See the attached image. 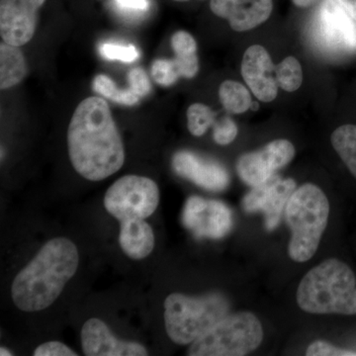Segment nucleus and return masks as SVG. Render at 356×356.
Instances as JSON below:
<instances>
[{
  "label": "nucleus",
  "instance_id": "nucleus-1",
  "mask_svg": "<svg viewBox=\"0 0 356 356\" xmlns=\"http://www.w3.org/2000/svg\"><path fill=\"white\" fill-rule=\"evenodd\" d=\"M72 165L86 179L100 181L120 170L125 149L109 105L102 97L79 103L67 129Z\"/></svg>",
  "mask_w": 356,
  "mask_h": 356
},
{
  "label": "nucleus",
  "instance_id": "nucleus-2",
  "mask_svg": "<svg viewBox=\"0 0 356 356\" xmlns=\"http://www.w3.org/2000/svg\"><path fill=\"white\" fill-rule=\"evenodd\" d=\"M79 264L76 245L67 238L44 243L36 257L14 278L11 297L24 312L50 307L76 274Z\"/></svg>",
  "mask_w": 356,
  "mask_h": 356
},
{
  "label": "nucleus",
  "instance_id": "nucleus-3",
  "mask_svg": "<svg viewBox=\"0 0 356 356\" xmlns=\"http://www.w3.org/2000/svg\"><path fill=\"white\" fill-rule=\"evenodd\" d=\"M297 303L316 315H356V277L348 264L327 259L304 276L297 290Z\"/></svg>",
  "mask_w": 356,
  "mask_h": 356
},
{
  "label": "nucleus",
  "instance_id": "nucleus-4",
  "mask_svg": "<svg viewBox=\"0 0 356 356\" xmlns=\"http://www.w3.org/2000/svg\"><path fill=\"white\" fill-rule=\"evenodd\" d=\"M329 215V200L317 185L304 184L293 192L285 208L291 231L288 254L292 261L306 262L314 257L327 228Z\"/></svg>",
  "mask_w": 356,
  "mask_h": 356
},
{
  "label": "nucleus",
  "instance_id": "nucleus-5",
  "mask_svg": "<svg viewBox=\"0 0 356 356\" xmlns=\"http://www.w3.org/2000/svg\"><path fill=\"white\" fill-rule=\"evenodd\" d=\"M229 303L221 293L191 297L172 293L165 301V323L173 343L191 344L229 315Z\"/></svg>",
  "mask_w": 356,
  "mask_h": 356
},
{
  "label": "nucleus",
  "instance_id": "nucleus-6",
  "mask_svg": "<svg viewBox=\"0 0 356 356\" xmlns=\"http://www.w3.org/2000/svg\"><path fill=\"white\" fill-rule=\"evenodd\" d=\"M264 329L250 312L227 315L210 331L191 343V356H243L261 346Z\"/></svg>",
  "mask_w": 356,
  "mask_h": 356
},
{
  "label": "nucleus",
  "instance_id": "nucleus-7",
  "mask_svg": "<svg viewBox=\"0 0 356 356\" xmlns=\"http://www.w3.org/2000/svg\"><path fill=\"white\" fill-rule=\"evenodd\" d=\"M159 203L158 185L151 178L126 175L109 187L104 197V207L119 221L146 219L156 212Z\"/></svg>",
  "mask_w": 356,
  "mask_h": 356
},
{
  "label": "nucleus",
  "instance_id": "nucleus-8",
  "mask_svg": "<svg viewBox=\"0 0 356 356\" xmlns=\"http://www.w3.org/2000/svg\"><path fill=\"white\" fill-rule=\"evenodd\" d=\"M312 39L332 55L356 51V21L337 0H323L313 20Z\"/></svg>",
  "mask_w": 356,
  "mask_h": 356
},
{
  "label": "nucleus",
  "instance_id": "nucleus-9",
  "mask_svg": "<svg viewBox=\"0 0 356 356\" xmlns=\"http://www.w3.org/2000/svg\"><path fill=\"white\" fill-rule=\"evenodd\" d=\"M184 226L197 238L220 240L234 226L233 213L224 202L200 196H191L182 210Z\"/></svg>",
  "mask_w": 356,
  "mask_h": 356
},
{
  "label": "nucleus",
  "instance_id": "nucleus-10",
  "mask_svg": "<svg viewBox=\"0 0 356 356\" xmlns=\"http://www.w3.org/2000/svg\"><path fill=\"white\" fill-rule=\"evenodd\" d=\"M296 191V182L292 178H269L264 184L252 187L243 199L242 207L247 213L262 212L267 231H273L280 225L288 200Z\"/></svg>",
  "mask_w": 356,
  "mask_h": 356
},
{
  "label": "nucleus",
  "instance_id": "nucleus-11",
  "mask_svg": "<svg viewBox=\"0 0 356 356\" xmlns=\"http://www.w3.org/2000/svg\"><path fill=\"white\" fill-rule=\"evenodd\" d=\"M295 156V147L287 140H275L261 149L243 154L238 161L236 170L245 184L254 187L264 184L276 170L288 165Z\"/></svg>",
  "mask_w": 356,
  "mask_h": 356
},
{
  "label": "nucleus",
  "instance_id": "nucleus-12",
  "mask_svg": "<svg viewBox=\"0 0 356 356\" xmlns=\"http://www.w3.org/2000/svg\"><path fill=\"white\" fill-rule=\"evenodd\" d=\"M46 0H1L0 36L13 46H24L36 31L37 13Z\"/></svg>",
  "mask_w": 356,
  "mask_h": 356
},
{
  "label": "nucleus",
  "instance_id": "nucleus-13",
  "mask_svg": "<svg viewBox=\"0 0 356 356\" xmlns=\"http://www.w3.org/2000/svg\"><path fill=\"white\" fill-rule=\"evenodd\" d=\"M81 346L88 356H146L147 348L139 343L121 341L113 336L100 318H89L81 332Z\"/></svg>",
  "mask_w": 356,
  "mask_h": 356
},
{
  "label": "nucleus",
  "instance_id": "nucleus-14",
  "mask_svg": "<svg viewBox=\"0 0 356 356\" xmlns=\"http://www.w3.org/2000/svg\"><path fill=\"white\" fill-rule=\"evenodd\" d=\"M172 168L178 175L206 191L219 192L229 186V172L221 163L192 152L180 151L175 154Z\"/></svg>",
  "mask_w": 356,
  "mask_h": 356
},
{
  "label": "nucleus",
  "instance_id": "nucleus-15",
  "mask_svg": "<svg viewBox=\"0 0 356 356\" xmlns=\"http://www.w3.org/2000/svg\"><path fill=\"white\" fill-rule=\"evenodd\" d=\"M242 76L255 97L270 102L278 93L275 69L266 48L254 44L245 51L242 62Z\"/></svg>",
  "mask_w": 356,
  "mask_h": 356
},
{
  "label": "nucleus",
  "instance_id": "nucleus-16",
  "mask_svg": "<svg viewBox=\"0 0 356 356\" xmlns=\"http://www.w3.org/2000/svg\"><path fill=\"white\" fill-rule=\"evenodd\" d=\"M212 13L228 20L232 29L248 31L262 24L273 13V0H211Z\"/></svg>",
  "mask_w": 356,
  "mask_h": 356
},
{
  "label": "nucleus",
  "instance_id": "nucleus-17",
  "mask_svg": "<svg viewBox=\"0 0 356 356\" xmlns=\"http://www.w3.org/2000/svg\"><path fill=\"white\" fill-rule=\"evenodd\" d=\"M119 243L124 254L132 259H146L153 252V229L145 219L134 218L121 221Z\"/></svg>",
  "mask_w": 356,
  "mask_h": 356
},
{
  "label": "nucleus",
  "instance_id": "nucleus-18",
  "mask_svg": "<svg viewBox=\"0 0 356 356\" xmlns=\"http://www.w3.org/2000/svg\"><path fill=\"white\" fill-rule=\"evenodd\" d=\"M27 64L18 47L0 44V88L8 89L20 83L27 76Z\"/></svg>",
  "mask_w": 356,
  "mask_h": 356
},
{
  "label": "nucleus",
  "instance_id": "nucleus-19",
  "mask_svg": "<svg viewBox=\"0 0 356 356\" xmlns=\"http://www.w3.org/2000/svg\"><path fill=\"white\" fill-rule=\"evenodd\" d=\"M172 47L175 53V62L180 76L192 79L197 74L199 60L195 40L188 32L178 31L173 35Z\"/></svg>",
  "mask_w": 356,
  "mask_h": 356
},
{
  "label": "nucleus",
  "instance_id": "nucleus-20",
  "mask_svg": "<svg viewBox=\"0 0 356 356\" xmlns=\"http://www.w3.org/2000/svg\"><path fill=\"white\" fill-rule=\"evenodd\" d=\"M332 145L356 178V125L341 126L332 133Z\"/></svg>",
  "mask_w": 356,
  "mask_h": 356
},
{
  "label": "nucleus",
  "instance_id": "nucleus-21",
  "mask_svg": "<svg viewBox=\"0 0 356 356\" xmlns=\"http://www.w3.org/2000/svg\"><path fill=\"white\" fill-rule=\"evenodd\" d=\"M219 97L222 106L229 113L242 114L252 106L250 91L238 81H224L220 86Z\"/></svg>",
  "mask_w": 356,
  "mask_h": 356
},
{
  "label": "nucleus",
  "instance_id": "nucleus-22",
  "mask_svg": "<svg viewBox=\"0 0 356 356\" xmlns=\"http://www.w3.org/2000/svg\"><path fill=\"white\" fill-rule=\"evenodd\" d=\"M93 88L100 95L108 98L112 102L127 105V106H132L140 100L139 96L136 95L132 89L130 88L126 89L117 88L113 81L109 79L108 76H104V74H99V76L95 77V81H93Z\"/></svg>",
  "mask_w": 356,
  "mask_h": 356
},
{
  "label": "nucleus",
  "instance_id": "nucleus-23",
  "mask_svg": "<svg viewBox=\"0 0 356 356\" xmlns=\"http://www.w3.org/2000/svg\"><path fill=\"white\" fill-rule=\"evenodd\" d=\"M276 81L278 86L288 92H293L303 83V70L299 60L294 57H287L276 67Z\"/></svg>",
  "mask_w": 356,
  "mask_h": 356
},
{
  "label": "nucleus",
  "instance_id": "nucleus-24",
  "mask_svg": "<svg viewBox=\"0 0 356 356\" xmlns=\"http://www.w3.org/2000/svg\"><path fill=\"white\" fill-rule=\"evenodd\" d=\"M216 113L201 103L192 104L187 110V126L189 132L195 137H201L215 123Z\"/></svg>",
  "mask_w": 356,
  "mask_h": 356
},
{
  "label": "nucleus",
  "instance_id": "nucleus-25",
  "mask_svg": "<svg viewBox=\"0 0 356 356\" xmlns=\"http://www.w3.org/2000/svg\"><path fill=\"white\" fill-rule=\"evenodd\" d=\"M152 74L154 81L163 86H172L180 77L179 70L175 60H165V58L154 60L152 67Z\"/></svg>",
  "mask_w": 356,
  "mask_h": 356
},
{
  "label": "nucleus",
  "instance_id": "nucleus-26",
  "mask_svg": "<svg viewBox=\"0 0 356 356\" xmlns=\"http://www.w3.org/2000/svg\"><path fill=\"white\" fill-rule=\"evenodd\" d=\"M99 53L106 60H118L125 63L135 62L139 58V51L133 44L123 46L114 43H102L99 46Z\"/></svg>",
  "mask_w": 356,
  "mask_h": 356
},
{
  "label": "nucleus",
  "instance_id": "nucleus-27",
  "mask_svg": "<svg viewBox=\"0 0 356 356\" xmlns=\"http://www.w3.org/2000/svg\"><path fill=\"white\" fill-rule=\"evenodd\" d=\"M115 10L124 17L139 18L149 8V0H112Z\"/></svg>",
  "mask_w": 356,
  "mask_h": 356
},
{
  "label": "nucleus",
  "instance_id": "nucleus-28",
  "mask_svg": "<svg viewBox=\"0 0 356 356\" xmlns=\"http://www.w3.org/2000/svg\"><path fill=\"white\" fill-rule=\"evenodd\" d=\"M238 135V127H236L235 122L232 120L229 117H224L219 122L214 124V136L215 142L221 146H227L231 144L236 139Z\"/></svg>",
  "mask_w": 356,
  "mask_h": 356
},
{
  "label": "nucleus",
  "instance_id": "nucleus-29",
  "mask_svg": "<svg viewBox=\"0 0 356 356\" xmlns=\"http://www.w3.org/2000/svg\"><path fill=\"white\" fill-rule=\"evenodd\" d=\"M129 88L139 97H144L151 91V83L146 72L140 67H135L129 72Z\"/></svg>",
  "mask_w": 356,
  "mask_h": 356
},
{
  "label": "nucleus",
  "instance_id": "nucleus-30",
  "mask_svg": "<svg viewBox=\"0 0 356 356\" xmlns=\"http://www.w3.org/2000/svg\"><path fill=\"white\" fill-rule=\"evenodd\" d=\"M306 355L308 356H351L356 355V353L353 351L341 350L327 341H317L309 346Z\"/></svg>",
  "mask_w": 356,
  "mask_h": 356
},
{
  "label": "nucleus",
  "instance_id": "nucleus-31",
  "mask_svg": "<svg viewBox=\"0 0 356 356\" xmlns=\"http://www.w3.org/2000/svg\"><path fill=\"white\" fill-rule=\"evenodd\" d=\"M35 356H76L72 348L60 341H49L39 346L34 351Z\"/></svg>",
  "mask_w": 356,
  "mask_h": 356
},
{
  "label": "nucleus",
  "instance_id": "nucleus-32",
  "mask_svg": "<svg viewBox=\"0 0 356 356\" xmlns=\"http://www.w3.org/2000/svg\"><path fill=\"white\" fill-rule=\"evenodd\" d=\"M337 1L356 21V0H337Z\"/></svg>",
  "mask_w": 356,
  "mask_h": 356
},
{
  "label": "nucleus",
  "instance_id": "nucleus-33",
  "mask_svg": "<svg viewBox=\"0 0 356 356\" xmlns=\"http://www.w3.org/2000/svg\"><path fill=\"white\" fill-rule=\"evenodd\" d=\"M294 2L295 6L299 7H308L312 6L314 2L317 1V0H292Z\"/></svg>",
  "mask_w": 356,
  "mask_h": 356
},
{
  "label": "nucleus",
  "instance_id": "nucleus-34",
  "mask_svg": "<svg viewBox=\"0 0 356 356\" xmlns=\"http://www.w3.org/2000/svg\"><path fill=\"white\" fill-rule=\"evenodd\" d=\"M0 355L11 356V355H13V353H11L10 350H7V348H3V346H1V348H0Z\"/></svg>",
  "mask_w": 356,
  "mask_h": 356
},
{
  "label": "nucleus",
  "instance_id": "nucleus-35",
  "mask_svg": "<svg viewBox=\"0 0 356 356\" xmlns=\"http://www.w3.org/2000/svg\"><path fill=\"white\" fill-rule=\"evenodd\" d=\"M173 1L184 2V1H189V0H173Z\"/></svg>",
  "mask_w": 356,
  "mask_h": 356
}]
</instances>
